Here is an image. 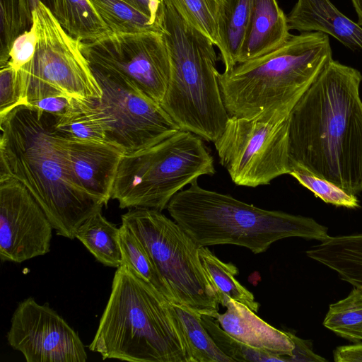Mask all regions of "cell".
Returning <instances> with one entry per match:
<instances>
[{
    "mask_svg": "<svg viewBox=\"0 0 362 362\" xmlns=\"http://www.w3.org/2000/svg\"><path fill=\"white\" fill-rule=\"evenodd\" d=\"M361 72L331 59L288 119L291 170L304 169L346 192H362Z\"/></svg>",
    "mask_w": 362,
    "mask_h": 362,
    "instance_id": "obj_1",
    "label": "cell"
},
{
    "mask_svg": "<svg viewBox=\"0 0 362 362\" xmlns=\"http://www.w3.org/2000/svg\"><path fill=\"white\" fill-rule=\"evenodd\" d=\"M54 116L23 103L0 118V178L22 183L59 235L73 240L81 225L105 204L86 192L69 166Z\"/></svg>",
    "mask_w": 362,
    "mask_h": 362,
    "instance_id": "obj_2",
    "label": "cell"
},
{
    "mask_svg": "<svg viewBox=\"0 0 362 362\" xmlns=\"http://www.w3.org/2000/svg\"><path fill=\"white\" fill-rule=\"evenodd\" d=\"M332 59L329 35H291L277 49L218 74L230 117L267 122L288 118L293 108Z\"/></svg>",
    "mask_w": 362,
    "mask_h": 362,
    "instance_id": "obj_3",
    "label": "cell"
},
{
    "mask_svg": "<svg viewBox=\"0 0 362 362\" xmlns=\"http://www.w3.org/2000/svg\"><path fill=\"white\" fill-rule=\"evenodd\" d=\"M88 348L103 359L192 362L172 303L134 269L121 264Z\"/></svg>",
    "mask_w": 362,
    "mask_h": 362,
    "instance_id": "obj_4",
    "label": "cell"
},
{
    "mask_svg": "<svg viewBox=\"0 0 362 362\" xmlns=\"http://www.w3.org/2000/svg\"><path fill=\"white\" fill-rule=\"evenodd\" d=\"M166 209L200 247L235 245L259 254L286 238L321 242L329 237L328 228L312 218L262 209L204 189L197 180L175 194Z\"/></svg>",
    "mask_w": 362,
    "mask_h": 362,
    "instance_id": "obj_5",
    "label": "cell"
},
{
    "mask_svg": "<svg viewBox=\"0 0 362 362\" xmlns=\"http://www.w3.org/2000/svg\"><path fill=\"white\" fill-rule=\"evenodd\" d=\"M163 33L170 76L160 105L181 130L214 142L230 117L220 90L215 45L166 4Z\"/></svg>",
    "mask_w": 362,
    "mask_h": 362,
    "instance_id": "obj_6",
    "label": "cell"
},
{
    "mask_svg": "<svg viewBox=\"0 0 362 362\" xmlns=\"http://www.w3.org/2000/svg\"><path fill=\"white\" fill-rule=\"evenodd\" d=\"M214 158L203 140L180 130L163 141L122 156L111 199L120 209L162 211L182 189L202 175H213Z\"/></svg>",
    "mask_w": 362,
    "mask_h": 362,
    "instance_id": "obj_7",
    "label": "cell"
},
{
    "mask_svg": "<svg viewBox=\"0 0 362 362\" xmlns=\"http://www.w3.org/2000/svg\"><path fill=\"white\" fill-rule=\"evenodd\" d=\"M121 218L144 245L178 303L199 314L218 311L216 292L200 259V246L174 220L148 208L129 209Z\"/></svg>",
    "mask_w": 362,
    "mask_h": 362,
    "instance_id": "obj_8",
    "label": "cell"
},
{
    "mask_svg": "<svg viewBox=\"0 0 362 362\" xmlns=\"http://www.w3.org/2000/svg\"><path fill=\"white\" fill-rule=\"evenodd\" d=\"M37 44L33 59L18 70L23 103L52 95L95 100L101 88L82 53L52 12L39 2L32 13Z\"/></svg>",
    "mask_w": 362,
    "mask_h": 362,
    "instance_id": "obj_9",
    "label": "cell"
},
{
    "mask_svg": "<svg viewBox=\"0 0 362 362\" xmlns=\"http://www.w3.org/2000/svg\"><path fill=\"white\" fill-rule=\"evenodd\" d=\"M288 119L267 122L229 117L214 144L236 185L257 187L289 174Z\"/></svg>",
    "mask_w": 362,
    "mask_h": 362,
    "instance_id": "obj_10",
    "label": "cell"
},
{
    "mask_svg": "<svg viewBox=\"0 0 362 362\" xmlns=\"http://www.w3.org/2000/svg\"><path fill=\"white\" fill-rule=\"evenodd\" d=\"M90 66L102 90L101 98L94 101L107 119L108 141L129 153L156 144L181 130L160 103L130 81Z\"/></svg>",
    "mask_w": 362,
    "mask_h": 362,
    "instance_id": "obj_11",
    "label": "cell"
},
{
    "mask_svg": "<svg viewBox=\"0 0 362 362\" xmlns=\"http://www.w3.org/2000/svg\"><path fill=\"white\" fill-rule=\"evenodd\" d=\"M79 47L90 64L133 83L160 104L169 83L170 59L163 33H110Z\"/></svg>",
    "mask_w": 362,
    "mask_h": 362,
    "instance_id": "obj_12",
    "label": "cell"
},
{
    "mask_svg": "<svg viewBox=\"0 0 362 362\" xmlns=\"http://www.w3.org/2000/svg\"><path fill=\"white\" fill-rule=\"evenodd\" d=\"M6 339L27 362H86L78 334L47 304L28 298L18 305Z\"/></svg>",
    "mask_w": 362,
    "mask_h": 362,
    "instance_id": "obj_13",
    "label": "cell"
},
{
    "mask_svg": "<svg viewBox=\"0 0 362 362\" xmlns=\"http://www.w3.org/2000/svg\"><path fill=\"white\" fill-rule=\"evenodd\" d=\"M53 227L28 191L16 179L0 178V259L21 263L50 250Z\"/></svg>",
    "mask_w": 362,
    "mask_h": 362,
    "instance_id": "obj_14",
    "label": "cell"
},
{
    "mask_svg": "<svg viewBox=\"0 0 362 362\" xmlns=\"http://www.w3.org/2000/svg\"><path fill=\"white\" fill-rule=\"evenodd\" d=\"M63 139L76 180L86 192L107 205L125 151L108 141Z\"/></svg>",
    "mask_w": 362,
    "mask_h": 362,
    "instance_id": "obj_15",
    "label": "cell"
},
{
    "mask_svg": "<svg viewBox=\"0 0 362 362\" xmlns=\"http://www.w3.org/2000/svg\"><path fill=\"white\" fill-rule=\"evenodd\" d=\"M220 304L223 313L215 311L213 317L221 327L237 340L269 354L290 357L293 344L285 331L271 326L245 305L223 296ZM288 361V360H287Z\"/></svg>",
    "mask_w": 362,
    "mask_h": 362,
    "instance_id": "obj_16",
    "label": "cell"
},
{
    "mask_svg": "<svg viewBox=\"0 0 362 362\" xmlns=\"http://www.w3.org/2000/svg\"><path fill=\"white\" fill-rule=\"evenodd\" d=\"M286 16L290 30L321 32L352 51H362V27L341 13L330 0H297Z\"/></svg>",
    "mask_w": 362,
    "mask_h": 362,
    "instance_id": "obj_17",
    "label": "cell"
},
{
    "mask_svg": "<svg viewBox=\"0 0 362 362\" xmlns=\"http://www.w3.org/2000/svg\"><path fill=\"white\" fill-rule=\"evenodd\" d=\"M287 16L276 0H254L237 64L269 53L291 37Z\"/></svg>",
    "mask_w": 362,
    "mask_h": 362,
    "instance_id": "obj_18",
    "label": "cell"
},
{
    "mask_svg": "<svg viewBox=\"0 0 362 362\" xmlns=\"http://www.w3.org/2000/svg\"><path fill=\"white\" fill-rule=\"evenodd\" d=\"M305 254L335 272L341 280L362 289V234L329 236Z\"/></svg>",
    "mask_w": 362,
    "mask_h": 362,
    "instance_id": "obj_19",
    "label": "cell"
},
{
    "mask_svg": "<svg viewBox=\"0 0 362 362\" xmlns=\"http://www.w3.org/2000/svg\"><path fill=\"white\" fill-rule=\"evenodd\" d=\"M53 125L57 133L64 138L107 141V119L94 100L72 98L66 111L54 116Z\"/></svg>",
    "mask_w": 362,
    "mask_h": 362,
    "instance_id": "obj_20",
    "label": "cell"
},
{
    "mask_svg": "<svg viewBox=\"0 0 362 362\" xmlns=\"http://www.w3.org/2000/svg\"><path fill=\"white\" fill-rule=\"evenodd\" d=\"M52 13L64 30L81 42L111 33L90 0H53Z\"/></svg>",
    "mask_w": 362,
    "mask_h": 362,
    "instance_id": "obj_21",
    "label": "cell"
},
{
    "mask_svg": "<svg viewBox=\"0 0 362 362\" xmlns=\"http://www.w3.org/2000/svg\"><path fill=\"white\" fill-rule=\"evenodd\" d=\"M254 0H220L218 48L225 70L237 64L240 46Z\"/></svg>",
    "mask_w": 362,
    "mask_h": 362,
    "instance_id": "obj_22",
    "label": "cell"
},
{
    "mask_svg": "<svg viewBox=\"0 0 362 362\" xmlns=\"http://www.w3.org/2000/svg\"><path fill=\"white\" fill-rule=\"evenodd\" d=\"M76 238L104 265L118 268L122 264L119 228L109 222L101 211L81 225Z\"/></svg>",
    "mask_w": 362,
    "mask_h": 362,
    "instance_id": "obj_23",
    "label": "cell"
},
{
    "mask_svg": "<svg viewBox=\"0 0 362 362\" xmlns=\"http://www.w3.org/2000/svg\"><path fill=\"white\" fill-rule=\"evenodd\" d=\"M199 253L202 266L208 275L220 301L223 296L240 303L257 313L259 303L255 301L253 294L237 281L238 269L233 263H226L219 259L207 247H200Z\"/></svg>",
    "mask_w": 362,
    "mask_h": 362,
    "instance_id": "obj_24",
    "label": "cell"
},
{
    "mask_svg": "<svg viewBox=\"0 0 362 362\" xmlns=\"http://www.w3.org/2000/svg\"><path fill=\"white\" fill-rule=\"evenodd\" d=\"M173 309L184 332L192 362H235L216 345L202 323L201 314L177 303Z\"/></svg>",
    "mask_w": 362,
    "mask_h": 362,
    "instance_id": "obj_25",
    "label": "cell"
},
{
    "mask_svg": "<svg viewBox=\"0 0 362 362\" xmlns=\"http://www.w3.org/2000/svg\"><path fill=\"white\" fill-rule=\"evenodd\" d=\"M119 243L122 264L131 267L169 301L178 303L173 292L158 272L144 245L130 228L122 223L119 228Z\"/></svg>",
    "mask_w": 362,
    "mask_h": 362,
    "instance_id": "obj_26",
    "label": "cell"
},
{
    "mask_svg": "<svg viewBox=\"0 0 362 362\" xmlns=\"http://www.w3.org/2000/svg\"><path fill=\"white\" fill-rule=\"evenodd\" d=\"M323 325L351 341H362V289L354 287L345 298L330 304Z\"/></svg>",
    "mask_w": 362,
    "mask_h": 362,
    "instance_id": "obj_27",
    "label": "cell"
},
{
    "mask_svg": "<svg viewBox=\"0 0 362 362\" xmlns=\"http://www.w3.org/2000/svg\"><path fill=\"white\" fill-rule=\"evenodd\" d=\"M90 1L112 33L162 32L148 16L122 0H90Z\"/></svg>",
    "mask_w": 362,
    "mask_h": 362,
    "instance_id": "obj_28",
    "label": "cell"
},
{
    "mask_svg": "<svg viewBox=\"0 0 362 362\" xmlns=\"http://www.w3.org/2000/svg\"><path fill=\"white\" fill-rule=\"evenodd\" d=\"M164 3L218 47L220 0H164Z\"/></svg>",
    "mask_w": 362,
    "mask_h": 362,
    "instance_id": "obj_29",
    "label": "cell"
},
{
    "mask_svg": "<svg viewBox=\"0 0 362 362\" xmlns=\"http://www.w3.org/2000/svg\"><path fill=\"white\" fill-rule=\"evenodd\" d=\"M32 24L27 0H0V67L7 64L14 40Z\"/></svg>",
    "mask_w": 362,
    "mask_h": 362,
    "instance_id": "obj_30",
    "label": "cell"
},
{
    "mask_svg": "<svg viewBox=\"0 0 362 362\" xmlns=\"http://www.w3.org/2000/svg\"><path fill=\"white\" fill-rule=\"evenodd\" d=\"M202 323L218 348L234 361L288 362L286 357L251 347L230 336L211 316L201 314Z\"/></svg>",
    "mask_w": 362,
    "mask_h": 362,
    "instance_id": "obj_31",
    "label": "cell"
},
{
    "mask_svg": "<svg viewBox=\"0 0 362 362\" xmlns=\"http://www.w3.org/2000/svg\"><path fill=\"white\" fill-rule=\"evenodd\" d=\"M289 175L327 204L349 209L359 207L356 195L346 192L330 181L300 168H292Z\"/></svg>",
    "mask_w": 362,
    "mask_h": 362,
    "instance_id": "obj_32",
    "label": "cell"
},
{
    "mask_svg": "<svg viewBox=\"0 0 362 362\" xmlns=\"http://www.w3.org/2000/svg\"><path fill=\"white\" fill-rule=\"evenodd\" d=\"M23 104L18 71L8 64L0 70V118Z\"/></svg>",
    "mask_w": 362,
    "mask_h": 362,
    "instance_id": "obj_33",
    "label": "cell"
},
{
    "mask_svg": "<svg viewBox=\"0 0 362 362\" xmlns=\"http://www.w3.org/2000/svg\"><path fill=\"white\" fill-rule=\"evenodd\" d=\"M37 44V30L35 23H33L31 27L20 35L13 42L7 64L18 71L33 59Z\"/></svg>",
    "mask_w": 362,
    "mask_h": 362,
    "instance_id": "obj_34",
    "label": "cell"
},
{
    "mask_svg": "<svg viewBox=\"0 0 362 362\" xmlns=\"http://www.w3.org/2000/svg\"><path fill=\"white\" fill-rule=\"evenodd\" d=\"M149 18L163 32L164 0H122Z\"/></svg>",
    "mask_w": 362,
    "mask_h": 362,
    "instance_id": "obj_35",
    "label": "cell"
},
{
    "mask_svg": "<svg viewBox=\"0 0 362 362\" xmlns=\"http://www.w3.org/2000/svg\"><path fill=\"white\" fill-rule=\"evenodd\" d=\"M293 344L292 355L287 358L288 362L312 361L327 362L323 357L315 354L311 346L310 341L302 339L294 334L286 332Z\"/></svg>",
    "mask_w": 362,
    "mask_h": 362,
    "instance_id": "obj_36",
    "label": "cell"
},
{
    "mask_svg": "<svg viewBox=\"0 0 362 362\" xmlns=\"http://www.w3.org/2000/svg\"><path fill=\"white\" fill-rule=\"evenodd\" d=\"M71 98L72 97L66 95H52L26 104L35 107L44 112L57 117L66 111Z\"/></svg>",
    "mask_w": 362,
    "mask_h": 362,
    "instance_id": "obj_37",
    "label": "cell"
},
{
    "mask_svg": "<svg viewBox=\"0 0 362 362\" xmlns=\"http://www.w3.org/2000/svg\"><path fill=\"white\" fill-rule=\"evenodd\" d=\"M333 356L335 362H362V343L338 346Z\"/></svg>",
    "mask_w": 362,
    "mask_h": 362,
    "instance_id": "obj_38",
    "label": "cell"
},
{
    "mask_svg": "<svg viewBox=\"0 0 362 362\" xmlns=\"http://www.w3.org/2000/svg\"><path fill=\"white\" fill-rule=\"evenodd\" d=\"M31 13L36 8L39 2L45 4L52 12L53 11V0H27Z\"/></svg>",
    "mask_w": 362,
    "mask_h": 362,
    "instance_id": "obj_39",
    "label": "cell"
},
{
    "mask_svg": "<svg viewBox=\"0 0 362 362\" xmlns=\"http://www.w3.org/2000/svg\"><path fill=\"white\" fill-rule=\"evenodd\" d=\"M358 16V24L362 27V0H351Z\"/></svg>",
    "mask_w": 362,
    "mask_h": 362,
    "instance_id": "obj_40",
    "label": "cell"
}]
</instances>
